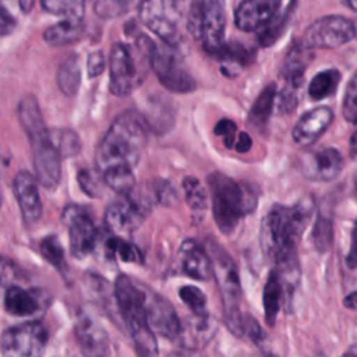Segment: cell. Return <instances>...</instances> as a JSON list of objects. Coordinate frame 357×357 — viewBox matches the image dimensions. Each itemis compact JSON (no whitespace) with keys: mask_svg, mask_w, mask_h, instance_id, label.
<instances>
[{"mask_svg":"<svg viewBox=\"0 0 357 357\" xmlns=\"http://www.w3.org/2000/svg\"><path fill=\"white\" fill-rule=\"evenodd\" d=\"M343 4H346L350 10L357 11V0H342Z\"/></svg>","mask_w":357,"mask_h":357,"instance_id":"cell-50","label":"cell"},{"mask_svg":"<svg viewBox=\"0 0 357 357\" xmlns=\"http://www.w3.org/2000/svg\"><path fill=\"white\" fill-rule=\"evenodd\" d=\"M178 262L181 272L191 279L208 280L211 276H213L211 254L206 252V250L195 240L187 238L181 243Z\"/></svg>","mask_w":357,"mask_h":357,"instance_id":"cell-20","label":"cell"},{"mask_svg":"<svg viewBox=\"0 0 357 357\" xmlns=\"http://www.w3.org/2000/svg\"><path fill=\"white\" fill-rule=\"evenodd\" d=\"M77 181H78L81 190L86 195H89V197H100L102 195V185L93 172H91L88 169H81L77 173Z\"/></svg>","mask_w":357,"mask_h":357,"instance_id":"cell-40","label":"cell"},{"mask_svg":"<svg viewBox=\"0 0 357 357\" xmlns=\"http://www.w3.org/2000/svg\"><path fill=\"white\" fill-rule=\"evenodd\" d=\"M279 7L280 0H243L234 11V24L244 32L261 31L278 15Z\"/></svg>","mask_w":357,"mask_h":357,"instance_id":"cell-17","label":"cell"},{"mask_svg":"<svg viewBox=\"0 0 357 357\" xmlns=\"http://www.w3.org/2000/svg\"><path fill=\"white\" fill-rule=\"evenodd\" d=\"M187 206L192 213L194 220H201L208 209V194L199 180L194 176H187L181 183Z\"/></svg>","mask_w":357,"mask_h":357,"instance_id":"cell-28","label":"cell"},{"mask_svg":"<svg viewBox=\"0 0 357 357\" xmlns=\"http://www.w3.org/2000/svg\"><path fill=\"white\" fill-rule=\"evenodd\" d=\"M276 95H278V89L273 82L266 85L259 92V95L257 96V99L254 100V103L248 112V123L254 128L262 130L268 124L269 117L273 110V106H275Z\"/></svg>","mask_w":357,"mask_h":357,"instance_id":"cell-26","label":"cell"},{"mask_svg":"<svg viewBox=\"0 0 357 357\" xmlns=\"http://www.w3.org/2000/svg\"><path fill=\"white\" fill-rule=\"evenodd\" d=\"M158 204L152 187L132 190L110 202L105 211V225L113 233H132Z\"/></svg>","mask_w":357,"mask_h":357,"instance_id":"cell-7","label":"cell"},{"mask_svg":"<svg viewBox=\"0 0 357 357\" xmlns=\"http://www.w3.org/2000/svg\"><path fill=\"white\" fill-rule=\"evenodd\" d=\"M173 1H174V3H176V4H178V6H180V4H181V3H183V1H184V0H173Z\"/></svg>","mask_w":357,"mask_h":357,"instance_id":"cell-51","label":"cell"},{"mask_svg":"<svg viewBox=\"0 0 357 357\" xmlns=\"http://www.w3.org/2000/svg\"><path fill=\"white\" fill-rule=\"evenodd\" d=\"M346 265L350 269H357V220L351 229V241L350 248L346 255Z\"/></svg>","mask_w":357,"mask_h":357,"instance_id":"cell-44","label":"cell"},{"mask_svg":"<svg viewBox=\"0 0 357 357\" xmlns=\"http://www.w3.org/2000/svg\"><path fill=\"white\" fill-rule=\"evenodd\" d=\"M43 10L50 14L82 18L84 0H40Z\"/></svg>","mask_w":357,"mask_h":357,"instance_id":"cell-34","label":"cell"},{"mask_svg":"<svg viewBox=\"0 0 357 357\" xmlns=\"http://www.w3.org/2000/svg\"><path fill=\"white\" fill-rule=\"evenodd\" d=\"M343 169V158L335 148H321L300 158V170L307 180L332 181Z\"/></svg>","mask_w":357,"mask_h":357,"instance_id":"cell-15","label":"cell"},{"mask_svg":"<svg viewBox=\"0 0 357 357\" xmlns=\"http://www.w3.org/2000/svg\"><path fill=\"white\" fill-rule=\"evenodd\" d=\"M85 25L82 18L66 17V20L56 22L43 32V40L49 46H66L79 40L84 36Z\"/></svg>","mask_w":357,"mask_h":357,"instance_id":"cell-23","label":"cell"},{"mask_svg":"<svg viewBox=\"0 0 357 357\" xmlns=\"http://www.w3.org/2000/svg\"><path fill=\"white\" fill-rule=\"evenodd\" d=\"M4 308L11 315H31L40 308V298L38 291L25 290L20 286H10L4 293Z\"/></svg>","mask_w":357,"mask_h":357,"instance_id":"cell-24","label":"cell"},{"mask_svg":"<svg viewBox=\"0 0 357 357\" xmlns=\"http://www.w3.org/2000/svg\"><path fill=\"white\" fill-rule=\"evenodd\" d=\"M47 340V329L40 321L22 322L3 332L1 353L4 357H36L43 354Z\"/></svg>","mask_w":357,"mask_h":357,"instance_id":"cell-10","label":"cell"},{"mask_svg":"<svg viewBox=\"0 0 357 357\" xmlns=\"http://www.w3.org/2000/svg\"><path fill=\"white\" fill-rule=\"evenodd\" d=\"M344 305L350 310H354L357 311V291L354 293H350L346 298H344Z\"/></svg>","mask_w":357,"mask_h":357,"instance_id":"cell-46","label":"cell"},{"mask_svg":"<svg viewBox=\"0 0 357 357\" xmlns=\"http://www.w3.org/2000/svg\"><path fill=\"white\" fill-rule=\"evenodd\" d=\"M40 254L42 257L56 269L63 271L66 268V259H64V247L60 243L59 237L54 234H50L45 237L40 241Z\"/></svg>","mask_w":357,"mask_h":357,"instance_id":"cell-33","label":"cell"},{"mask_svg":"<svg viewBox=\"0 0 357 357\" xmlns=\"http://www.w3.org/2000/svg\"><path fill=\"white\" fill-rule=\"evenodd\" d=\"M102 177L103 183L119 195H127L135 188V176L132 167H112L105 170L102 173Z\"/></svg>","mask_w":357,"mask_h":357,"instance_id":"cell-30","label":"cell"},{"mask_svg":"<svg viewBox=\"0 0 357 357\" xmlns=\"http://www.w3.org/2000/svg\"><path fill=\"white\" fill-rule=\"evenodd\" d=\"M283 293V286L280 282V276L276 269H272L268 275V279L264 286L262 291V304H264V314H265V322L269 326H273L280 310V301Z\"/></svg>","mask_w":357,"mask_h":357,"instance_id":"cell-25","label":"cell"},{"mask_svg":"<svg viewBox=\"0 0 357 357\" xmlns=\"http://www.w3.org/2000/svg\"><path fill=\"white\" fill-rule=\"evenodd\" d=\"M151 187H152V191L155 194L158 204H160L163 206H172L178 198L174 185L169 180L158 178L151 184Z\"/></svg>","mask_w":357,"mask_h":357,"instance_id":"cell-39","label":"cell"},{"mask_svg":"<svg viewBox=\"0 0 357 357\" xmlns=\"http://www.w3.org/2000/svg\"><path fill=\"white\" fill-rule=\"evenodd\" d=\"M208 185L213 219L223 234H230L238 222L252 213L258 205V190L247 181H236L220 172H215L208 176Z\"/></svg>","mask_w":357,"mask_h":357,"instance_id":"cell-4","label":"cell"},{"mask_svg":"<svg viewBox=\"0 0 357 357\" xmlns=\"http://www.w3.org/2000/svg\"><path fill=\"white\" fill-rule=\"evenodd\" d=\"M114 298L126 328L141 356H156L155 332L146 318V290L127 275H119L114 282Z\"/></svg>","mask_w":357,"mask_h":357,"instance_id":"cell-5","label":"cell"},{"mask_svg":"<svg viewBox=\"0 0 357 357\" xmlns=\"http://www.w3.org/2000/svg\"><path fill=\"white\" fill-rule=\"evenodd\" d=\"M251 145H252L251 137H250L247 132H238L237 139H236V144H234V149H236L238 153H245V152L250 151Z\"/></svg>","mask_w":357,"mask_h":357,"instance_id":"cell-45","label":"cell"},{"mask_svg":"<svg viewBox=\"0 0 357 357\" xmlns=\"http://www.w3.org/2000/svg\"><path fill=\"white\" fill-rule=\"evenodd\" d=\"M151 68L153 70L162 86L170 92L188 93L197 88L194 77L187 70L176 47L165 42L162 45H153L151 54Z\"/></svg>","mask_w":357,"mask_h":357,"instance_id":"cell-9","label":"cell"},{"mask_svg":"<svg viewBox=\"0 0 357 357\" xmlns=\"http://www.w3.org/2000/svg\"><path fill=\"white\" fill-rule=\"evenodd\" d=\"M35 0H18V4L24 13H29Z\"/></svg>","mask_w":357,"mask_h":357,"instance_id":"cell-48","label":"cell"},{"mask_svg":"<svg viewBox=\"0 0 357 357\" xmlns=\"http://www.w3.org/2000/svg\"><path fill=\"white\" fill-rule=\"evenodd\" d=\"M13 190L21 216L28 226L35 225L42 216V201L38 191V178L29 172L21 170L13 180Z\"/></svg>","mask_w":357,"mask_h":357,"instance_id":"cell-18","label":"cell"},{"mask_svg":"<svg viewBox=\"0 0 357 357\" xmlns=\"http://www.w3.org/2000/svg\"><path fill=\"white\" fill-rule=\"evenodd\" d=\"M312 213V202L303 199L291 206L273 205L264 216L259 244L264 255L280 275L298 276L297 244Z\"/></svg>","mask_w":357,"mask_h":357,"instance_id":"cell-1","label":"cell"},{"mask_svg":"<svg viewBox=\"0 0 357 357\" xmlns=\"http://www.w3.org/2000/svg\"><path fill=\"white\" fill-rule=\"evenodd\" d=\"M333 121V112L326 107H315L304 113L293 127L291 135L294 142L301 146H308L315 144L321 135L329 128Z\"/></svg>","mask_w":357,"mask_h":357,"instance_id":"cell-19","label":"cell"},{"mask_svg":"<svg viewBox=\"0 0 357 357\" xmlns=\"http://www.w3.org/2000/svg\"><path fill=\"white\" fill-rule=\"evenodd\" d=\"M50 132L61 158H74L81 152V139L74 130L53 128L50 130Z\"/></svg>","mask_w":357,"mask_h":357,"instance_id":"cell-32","label":"cell"},{"mask_svg":"<svg viewBox=\"0 0 357 357\" xmlns=\"http://www.w3.org/2000/svg\"><path fill=\"white\" fill-rule=\"evenodd\" d=\"M236 131H237V126L230 119H222L213 127V134L223 138V144H225L226 148H233L234 146V144H236V141H234Z\"/></svg>","mask_w":357,"mask_h":357,"instance_id":"cell-41","label":"cell"},{"mask_svg":"<svg viewBox=\"0 0 357 357\" xmlns=\"http://www.w3.org/2000/svg\"><path fill=\"white\" fill-rule=\"evenodd\" d=\"M312 49L305 47L301 43L294 45L283 63V68H282V75L284 78V81H294V82H301L303 84V75L304 71L310 63V60L312 59Z\"/></svg>","mask_w":357,"mask_h":357,"instance_id":"cell-27","label":"cell"},{"mask_svg":"<svg viewBox=\"0 0 357 357\" xmlns=\"http://www.w3.org/2000/svg\"><path fill=\"white\" fill-rule=\"evenodd\" d=\"M216 328L218 324L209 312L192 314L181 324L177 342L184 349H201L213 337Z\"/></svg>","mask_w":357,"mask_h":357,"instance_id":"cell-21","label":"cell"},{"mask_svg":"<svg viewBox=\"0 0 357 357\" xmlns=\"http://www.w3.org/2000/svg\"><path fill=\"white\" fill-rule=\"evenodd\" d=\"M17 114L31 144L38 181L47 190L56 188L61 177V155L53 142L50 130L45 126L36 98L31 93L24 95L18 103Z\"/></svg>","mask_w":357,"mask_h":357,"instance_id":"cell-3","label":"cell"},{"mask_svg":"<svg viewBox=\"0 0 357 357\" xmlns=\"http://www.w3.org/2000/svg\"><path fill=\"white\" fill-rule=\"evenodd\" d=\"M148 126L145 116L135 110L120 113L96 148L98 173L102 174L105 170L119 166L134 169L148 142Z\"/></svg>","mask_w":357,"mask_h":357,"instance_id":"cell-2","label":"cell"},{"mask_svg":"<svg viewBox=\"0 0 357 357\" xmlns=\"http://www.w3.org/2000/svg\"><path fill=\"white\" fill-rule=\"evenodd\" d=\"M357 33L356 25L342 15H325L315 20L304 31L300 43L308 49H335Z\"/></svg>","mask_w":357,"mask_h":357,"instance_id":"cell-12","label":"cell"},{"mask_svg":"<svg viewBox=\"0 0 357 357\" xmlns=\"http://www.w3.org/2000/svg\"><path fill=\"white\" fill-rule=\"evenodd\" d=\"M61 220L68 229L70 252L74 258H84L93 252L100 230L95 226L88 211L79 205H67L63 209Z\"/></svg>","mask_w":357,"mask_h":357,"instance_id":"cell-13","label":"cell"},{"mask_svg":"<svg viewBox=\"0 0 357 357\" xmlns=\"http://www.w3.org/2000/svg\"><path fill=\"white\" fill-rule=\"evenodd\" d=\"M105 66H106V60H105V56H103V53H102L100 50H96V52L89 53L88 60H86V73H88V77H89V78L98 77L99 74L103 73Z\"/></svg>","mask_w":357,"mask_h":357,"instance_id":"cell-43","label":"cell"},{"mask_svg":"<svg viewBox=\"0 0 357 357\" xmlns=\"http://www.w3.org/2000/svg\"><path fill=\"white\" fill-rule=\"evenodd\" d=\"M209 254L213 265V276L222 296L226 326L233 335L241 336L244 315L240 312L241 286L237 266L231 257L220 248L219 244H211Z\"/></svg>","mask_w":357,"mask_h":357,"instance_id":"cell-6","label":"cell"},{"mask_svg":"<svg viewBox=\"0 0 357 357\" xmlns=\"http://www.w3.org/2000/svg\"><path fill=\"white\" fill-rule=\"evenodd\" d=\"M110 84L114 96H127L146 77V68L138 64L131 49L124 43H114L109 56Z\"/></svg>","mask_w":357,"mask_h":357,"instance_id":"cell-11","label":"cell"},{"mask_svg":"<svg viewBox=\"0 0 357 357\" xmlns=\"http://www.w3.org/2000/svg\"><path fill=\"white\" fill-rule=\"evenodd\" d=\"M117 3V6L124 11V10H130L134 6L139 4L141 0H114Z\"/></svg>","mask_w":357,"mask_h":357,"instance_id":"cell-47","label":"cell"},{"mask_svg":"<svg viewBox=\"0 0 357 357\" xmlns=\"http://www.w3.org/2000/svg\"><path fill=\"white\" fill-rule=\"evenodd\" d=\"M187 26L209 54H215L225 36V0H192Z\"/></svg>","mask_w":357,"mask_h":357,"instance_id":"cell-8","label":"cell"},{"mask_svg":"<svg viewBox=\"0 0 357 357\" xmlns=\"http://www.w3.org/2000/svg\"><path fill=\"white\" fill-rule=\"evenodd\" d=\"M146 318L155 333L170 340H177L181 322L174 307L163 296L149 290H146Z\"/></svg>","mask_w":357,"mask_h":357,"instance_id":"cell-16","label":"cell"},{"mask_svg":"<svg viewBox=\"0 0 357 357\" xmlns=\"http://www.w3.org/2000/svg\"><path fill=\"white\" fill-rule=\"evenodd\" d=\"M340 81V73L335 68L324 70L314 75L308 85V95L314 100H321L332 95Z\"/></svg>","mask_w":357,"mask_h":357,"instance_id":"cell-31","label":"cell"},{"mask_svg":"<svg viewBox=\"0 0 357 357\" xmlns=\"http://www.w3.org/2000/svg\"><path fill=\"white\" fill-rule=\"evenodd\" d=\"M178 296L181 301L190 308L192 314H205L206 310V296L204 291L195 286H183L178 289Z\"/></svg>","mask_w":357,"mask_h":357,"instance_id":"cell-35","label":"cell"},{"mask_svg":"<svg viewBox=\"0 0 357 357\" xmlns=\"http://www.w3.org/2000/svg\"><path fill=\"white\" fill-rule=\"evenodd\" d=\"M303 84L286 81L284 86L278 93V110L280 113H290L298 103V89Z\"/></svg>","mask_w":357,"mask_h":357,"instance_id":"cell-37","label":"cell"},{"mask_svg":"<svg viewBox=\"0 0 357 357\" xmlns=\"http://www.w3.org/2000/svg\"><path fill=\"white\" fill-rule=\"evenodd\" d=\"M342 112L343 117L349 123H357V73L353 75L350 79L344 98H343V105H342Z\"/></svg>","mask_w":357,"mask_h":357,"instance_id":"cell-38","label":"cell"},{"mask_svg":"<svg viewBox=\"0 0 357 357\" xmlns=\"http://www.w3.org/2000/svg\"><path fill=\"white\" fill-rule=\"evenodd\" d=\"M350 149H351L354 153H357V130L354 131V134H353L351 138H350Z\"/></svg>","mask_w":357,"mask_h":357,"instance_id":"cell-49","label":"cell"},{"mask_svg":"<svg viewBox=\"0 0 357 357\" xmlns=\"http://www.w3.org/2000/svg\"><path fill=\"white\" fill-rule=\"evenodd\" d=\"M243 335H245L257 346H261L264 340L262 328L259 326L258 321L250 314H245L243 317Z\"/></svg>","mask_w":357,"mask_h":357,"instance_id":"cell-42","label":"cell"},{"mask_svg":"<svg viewBox=\"0 0 357 357\" xmlns=\"http://www.w3.org/2000/svg\"><path fill=\"white\" fill-rule=\"evenodd\" d=\"M75 337L85 356H109L112 353L107 332L92 318L82 317L77 321Z\"/></svg>","mask_w":357,"mask_h":357,"instance_id":"cell-22","label":"cell"},{"mask_svg":"<svg viewBox=\"0 0 357 357\" xmlns=\"http://www.w3.org/2000/svg\"><path fill=\"white\" fill-rule=\"evenodd\" d=\"M178 4L173 0H141L139 20L151 29L162 42L177 46L178 43Z\"/></svg>","mask_w":357,"mask_h":357,"instance_id":"cell-14","label":"cell"},{"mask_svg":"<svg viewBox=\"0 0 357 357\" xmlns=\"http://www.w3.org/2000/svg\"><path fill=\"white\" fill-rule=\"evenodd\" d=\"M57 85L59 89L66 96H74L79 88L81 82V68H79V57L77 54H71L67 57L59 67L57 71Z\"/></svg>","mask_w":357,"mask_h":357,"instance_id":"cell-29","label":"cell"},{"mask_svg":"<svg viewBox=\"0 0 357 357\" xmlns=\"http://www.w3.org/2000/svg\"><path fill=\"white\" fill-rule=\"evenodd\" d=\"M332 237H333V231H332L331 219L319 215L312 230V241L317 250L326 251L332 244Z\"/></svg>","mask_w":357,"mask_h":357,"instance_id":"cell-36","label":"cell"}]
</instances>
